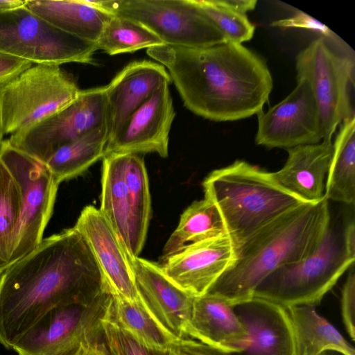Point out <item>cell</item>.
<instances>
[{
	"label": "cell",
	"instance_id": "cell-13",
	"mask_svg": "<svg viewBox=\"0 0 355 355\" xmlns=\"http://www.w3.org/2000/svg\"><path fill=\"white\" fill-rule=\"evenodd\" d=\"M0 159L17 181L21 191L23 208L16 247L9 266L30 254L42 242L50 220L59 183L44 164H42L3 140Z\"/></svg>",
	"mask_w": 355,
	"mask_h": 355
},
{
	"label": "cell",
	"instance_id": "cell-30",
	"mask_svg": "<svg viewBox=\"0 0 355 355\" xmlns=\"http://www.w3.org/2000/svg\"><path fill=\"white\" fill-rule=\"evenodd\" d=\"M164 44L152 31L130 19L112 15L96 42L98 50L113 55Z\"/></svg>",
	"mask_w": 355,
	"mask_h": 355
},
{
	"label": "cell",
	"instance_id": "cell-17",
	"mask_svg": "<svg viewBox=\"0 0 355 355\" xmlns=\"http://www.w3.org/2000/svg\"><path fill=\"white\" fill-rule=\"evenodd\" d=\"M234 257V246L226 234L192 244L159 265L171 282L196 297L208 292Z\"/></svg>",
	"mask_w": 355,
	"mask_h": 355
},
{
	"label": "cell",
	"instance_id": "cell-20",
	"mask_svg": "<svg viewBox=\"0 0 355 355\" xmlns=\"http://www.w3.org/2000/svg\"><path fill=\"white\" fill-rule=\"evenodd\" d=\"M248 334L239 355H295V340L288 309L266 300L253 297L234 306Z\"/></svg>",
	"mask_w": 355,
	"mask_h": 355
},
{
	"label": "cell",
	"instance_id": "cell-26",
	"mask_svg": "<svg viewBox=\"0 0 355 355\" xmlns=\"http://www.w3.org/2000/svg\"><path fill=\"white\" fill-rule=\"evenodd\" d=\"M334 144L324 198L347 205L355 202V116L343 121Z\"/></svg>",
	"mask_w": 355,
	"mask_h": 355
},
{
	"label": "cell",
	"instance_id": "cell-11",
	"mask_svg": "<svg viewBox=\"0 0 355 355\" xmlns=\"http://www.w3.org/2000/svg\"><path fill=\"white\" fill-rule=\"evenodd\" d=\"M295 66L297 79L306 80L313 91L322 140H332L338 125L355 116L349 94L354 83V57L337 54L321 37L298 53Z\"/></svg>",
	"mask_w": 355,
	"mask_h": 355
},
{
	"label": "cell",
	"instance_id": "cell-19",
	"mask_svg": "<svg viewBox=\"0 0 355 355\" xmlns=\"http://www.w3.org/2000/svg\"><path fill=\"white\" fill-rule=\"evenodd\" d=\"M171 82L166 68L149 60L132 62L120 71L105 85L107 142L158 88Z\"/></svg>",
	"mask_w": 355,
	"mask_h": 355
},
{
	"label": "cell",
	"instance_id": "cell-29",
	"mask_svg": "<svg viewBox=\"0 0 355 355\" xmlns=\"http://www.w3.org/2000/svg\"><path fill=\"white\" fill-rule=\"evenodd\" d=\"M112 318L123 328L152 346L171 348L178 340L163 329L139 298L130 301L113 295Z\"/></svg>",
	"mask_w": 355,
	"mask_h": 355
},
{
	"label": "cell",
	"instance_id": "cell-1",
	"mask_svg": "<svg viewBox=\"0 0 355 355\" xmlns=\"http://www.w3.org/2000/svg\"><path fill=\"white\" fill-rule=\"evenodd\" d=\"M108 290L89 245L74 227L42 239L0 275V344L12 349L51 309L87 304Z\"/></svg>",
	"mask_w": 355,
	"mask_h": 355
},
{
	"label": "cell",
	"instance_id": "cell-3",
	"mask_svg": "<svg viewBox=\"0 0 355 355\" xmlns=\"http://www.w3.org/2000/svg\"><path fill=\"white\" fill-rule=\"evenodd\" d=\"M330 220L324 198L282 214L234 248L232 263L207 293L222 297L234 306L250 301L271 272L313 252Z\"/></svg>",
	"mask_w": 355,
	"mask_h": 355
},
{
	"label": "cell",
	"instance_id": "cell-4",
	"mask_svg": "<svg viewBox=\"0 0 355 355\" xmlns=\"http://www.w3.org/2000/svg\"><path fill=\"white\" fill-rule=\"evenodd\" d=\"M202 186L205 198L218 208L234 248L304 202L277 184L268 172L241 160L211 171Z\"/></svg>",
	"mask_w": 355,
	"mask_h": 355
},
{
	"label": "cell",
	"instance_id": "cell-14",
	"mask_svg": "<svg viewBox=\"0 0 355 355\" xmlns=\"http://www.w3.org/2000/svg\"><path fill=\"white\" fill-rule=\"evenodd\" d=\"M295 89L282 101L258 116L257 145L291 148L322 140L318 107L306 80L297 79Z\"/></svg>",
	"mask_w": 355,
	"mask_h": 355
},
{
	"label": "cell",
	"instance_id": "cell-40",
	"mask_svg": "<svg viewBox=\"0 0 355 355\" xmlns=\"http://www.w3.org/2000/svg\"><path fill=\"white\" fill-rule=\"evenodd\" d=\"M3 125H2V119H1V107H0V148L3 142Z\"/></svg>",
	"mask_w": 355,
	"mask_h": 355
},
{
	"label": "cell",
	"instance_id": "cell-28",
	"mask_svg": "<svg viewBox=\"0 0 355 355\" xmlns=\"http://www.w3.org/2000/svg\"><path fill=\"white\" fill-rule=\"evenodd\" d=\"M22 208L20 187L0 159V275L16 247Z\"/></svg>",
	"mask_w": 355,
	"mask_h": 355
},
{
	"label": "cell",
	"instance_id": "cell-6",
	"mask_svg": "<svg viewBox=\"0 0 355 355\" xmlns=\"http://www.w3.org/2000/svg\"><path fill=\"white\" fill-rule=\"evenodd\" d=\"M113 293L106 291L87 304L54 308L15 345L18 355L109 354L103 322L112 313Z\"/></svg>",
	"mask_w": 355,
	"mask_h": 355
},
{
	"label": "cell",
	"instance_id": "cell-31",
	"mask_svg": "<svg viewBox=\"0 0 355 355\" xmlns=\"http://www.w3.org/2000/svg\"><path fill=\"white\" fill-rule=\"evenodd\" d=\"M228 42L242 44L250 40L255 26L246 15L235 12L218 0H195Z\"/></svg>",
	"mask_w": 355,
	"mask_h": 355
},
{
	"label": "cell",
	"instance_id": "cell-15",
	"mask_svg": "<svg viewBox=\"0 0 355 355\" xmlns=\"http://www.w3.org/2000/svg\"><path fill=\"white\" fill-rule=\"evenodd\" d=\"M129 260L137 294L145 308L169 334L184 338L195 297L171 282L159 263L139 257L129 256Z\"/></svg>",
	"mask_w": 355,
	"mask_h": 355
},
{
	"label": "cell",
	"instance_id": "cell-41",
	"mask_svg": "<svg viewBox=\"0 0 355 355\" xmlns=\"http://www.w3.org/2000/svg\"><path fill=\"white\" fill-rule=\"evenodd\" d=\"M328 352H324V353L321 354L320 355H329Z\"/></svg>",
	"mask_w": 355,
	"mask_h": 355
},
{
	"label": "cell",
	"instance_id": "cell-5",
	"mask_svg": "<svg viewBox=\"0 0 355 355\" xmlns=\"http://www.w3.org/2000/svg\"><path fill=\"white\" fill-rule=\"evenodd\" d=\"M343 236V221L331 218L316 249L305 259L279 267L256 288L254 297L286 309L317 306L354 263Z\"/></svg>",
	"mask_w": 355,
	"mask_h": 355
},
{
	"label": "cell",
	"instance_id": "cell-33",
	"mask_svg": "<svg viewBox=\"0 0 355 355\" xmlns=\"http://www.w3.org/2000/svg\"><path fill=\"white\" fill-rule=\"evenodd\" d=\"M271 26L281 28H295L316 32L321 35L324 40H329L338 45L342 42L328 26L324 24L309 15L308 14L298 10L296 13L288 18L274 21L271 23Z\"/></svg>",
	"mask_w": 355,
	"mask_h": 355
},
{
	"label": "cell",
	"instance_id": "cell-24",
	"mask_svg": "<svg viewBox=\"0 0 355 355\" xmlns=\"http://www.w3.org/2000/svg\"><path fill=\"white\" fill-rule=\"evenodd\" d=\"M315 308L296 306L287 309L294 334L295 355H320L326 352L355 355L353 346Z\"/></svg>",
	"mask_w": 355,
	"mask_h": 355
},
{
	"label": "cell",
	"instance_id": "cell-22",
	"mask_svg": "<svg viewBox=\"0 0 355 355\" xmlns=\"http://www.w3.org/2000/svg\"><path fill=\"white\" fill-rule=\"evenodd\" d=\"M286 150L288 156L284 166L269 173L271 179L304 202L315 203L324 199V179L334 151L332 140L300 145Z\"/></svg>",
	"mask_w": 355,
	"mask_h": 355
},
{
	"label": "cell",
	"instance_id": "cell-25",
	"mask_svg": "<svg viewBox=\"0 0 355 355\" xmlns=\"http://www.w3.org/2000/svg\"><path fill=\"white\" fill-rule=\"evenodd\" d=\"M226 234L216 206L207 198L194 201L182 214L178 227L164 245L160 261L192 244Z\"/></svg>",
	"mask_w": 355,
	"mask_h": 355
},
{
	"label": "cell",
	"instance_id": "cell-18",
	"mask_svg": "<svg viewBox=\"0 0 355 355\" xmlns=\"http://www.w3.org/2000/svg\"><path fill=\"white\" fill-rule=\"evenodd\" d=\"M74 227L89 245L113 295L139 299L129 256L119 236L99 209L84 207Z\"/></svg>",
	"mask_w": 355,
	"mask_h": 355
},
{
	"label": "cell",
	"instance_id": "cell-16",
	"mask_svg": "<svg viewBox=\"0 0 355 355\" xmlns=\"http://www.w3.org/2000/svg\"><path fill=\"white\" fill-rule=\"evenodd\" d=\"M175 116L169 85H163L107 143L105 155L155 153L162 157H167L169 132Z\"/></svg>",
	"mask_w": 355,
	"mask_h": 355
},
{
	"label": "cell",
	"instance_id": "cell-42",
	"mask_svg": "<svg viewBox=\"0 0 355 355\" xmlns=\"http://www.w3.org/2000/svg\"><path fill=\"white\" fill-rule=\"evenodd\" d=\"M101 355H109V354H101Z\"/></svg>",
	"mask_w": 355,
	"mask_h": 355
},
{
	"label": "cell",
	"instance_id": "cell-39",
	"mask_svg": "<svg viewBox=\"0 0 355 355\" xmlns=\"http://www.w3.org/2000/svg\"><path fill=\"white\" fill-rule=\"evenodd\" d=\"M24 3V1L21 0H0V9L18 7Z\"/></svg>",
	"mask_w": 355,
	"mask_h": 355
},
{
	"label": "cell",
	"instance_id": "cell-10",
	"mask_svg": "<svg viewBox=\"0 0 355 355\" xmlns=\"http://www.w3.org/2000/svg\"><path fill=\"white\" fill-rule=\"evenodd\" d=\"M94 3L143 25L164 44L206 47L226 42L195 0H107Z\"/></svg>",
	"mask_w": 355,
	"mask_h": 355
},
{
	"label": "cell",
	"instance_id": "cell-2",
	"mask_svg": "<svg viewBox=\"0 0 355 355\" xmlns=\"http://www.w3.org/2000/svg\"><path fill=\"white\" fill-rule=\"evenodd\" d=\"M146 53L166 68L185 107L211 121H237L259 114L272 89L264 61L241 44L196 48L162 44Z\"/></svg>",
	"mask_w": 355,
	"mask_h": 355
},
{
	"label": "cell",
	"instance_id": "cell-21",
	"mask_svg": "<svg viewBox=\"0 0 355 355\" xmlns=\"http://www.w3.org/2000/svg\"><path fill=\"white\" fill-rule=\"evenodd\" d=\"M185 335L230 354L242 352L248 342L247 329L234 306L210 293L195 297Z\"/></svg>",
	"mask_w": 355,
	"mask_h": 355
},
{
	"label": "cell",
	"instance_id": "cell-37",
	"mask_svg": "<svg viewBox=\"0 0 355 355\" xmlns=\"http://www.w3.org/2000/svg\"><path fill=\"white\" fill-rule=\"evenodd\" d=\"M343 236L347 249L349 254L355 257V223L354 215L343 220Z\"/></svg>",
	"mask_w": 355,
	"mask_h": 355
},
{
	"label": "cell",
	"instance_id": "cell-35",
	"mask_svg": "<svg viewBox=\"0 0 355 355\" xmlns=\"http://www.w3.org/2000/svg\"><path fill=\"white\" fill-rule=\"evenodd\" d=\"M171 349L175 355H236L224 352L200 341L187 338L177 340Z\"/></svg>",
	"mask_w": 355,
	"mask_h": 355
},
{
	"label": "cell",
	"instance_id": "cell-23",
	"mask_svg": "<svg viewBox=\"0 0 355 355\" xmlns=\"http://www.w3.org/2000/svg\"><path fill=\"white\" fill-rule=\"evenodd\" d=\"M24 5L56 28L94 43L112 16L87 0H26Z\"/></svg>",
	"mask_w": 355,
	"mask_h": 355
},
{
	"label": "cell",
	"instance_id": "cell-27",
	"mask_svg": "<svg viewBox=\"0 0 355 355\" xmlns=\"http://www.w3.org/2000/svg\"><path fill=\"white\" fill-rule=\"evenodd\" d=\"M107 139V125L96 128L57 149L44 164L60 184L103 158Z\"/></svg>",
	"mask_w": 355,
	"mask_h": 355
},
{
	"label": "cell",
	"instance_id": "cell-7",
	"mask_svg": "<svg viewBox=\"0 0 355 355\" xmlns=\"http://www.w3.org/2000/svg\"><path fill=\"white\" fill-rule=\"evenodd\" d=\"M99 210L114 228L128 254L138 257L151 212L148 178L138 154L110 153L103 158Z\"/></svg>",
	"mask_w": 355,
	"mask_h": 355
},
{
	"label": "cell",
	"instance_id": "cell-34",
	"mask_svg": "<svg viewBox=\"0 0 355 355\" xmlns=\"http://www.w3.org/2000/svg\"><path fill=\"white\" fill-rule=\"evenodd\" d=\"M349 271L341 290L340 310L343 322L350 338L355 339V270L354 263Z\"/></svg>",
	"mask_w": 355,
	"mask_h": 355
},
{
	"label": "cell",
	"instance_id": "cell-9",
	"mask_svg": "<svg viewBox=\"0 0 355 355\" xmlns=\"http://www.w3.org/2000/svg\"><path fill=\"white\" fill-rule=\"evenodd\" d=\"M80 91L60 65H32L0 86L3 134L11 135L54 114Z\"/></svg>",
	"mask_w": 355,
	"mask_h": 355
},
{
	"label": "cell",
	"instance_id": "cell-32",
	"mask_svg": "<svg viewBox=\"0 0 355 355\" xmlns=\"http://www.w3.org/2000/svg\"><path fill=\"white\" fill-rule=\"evenodd\" d=\"M103 330L109 355H175L171 348L144 343L120 326L112 315L104 321Z\"/></svg>",
	"mask_w": 355,
	"mask_h": 355
},
{
	"label": "cell",
	"instance_id": "cell-36",
	"mask_svg": "<svg viewBox=\"0 0 355 355\" xmlns=\"http://www.w3.org/2000/svg\"><path fill=\"white\" fill-rule=\"evenodd\" d=\"M33 64L28 61L0 53V86L14 78Z\"/></svg>",
	"mask_w": 355,
	"mask_h": 355
},
{
	"label": "cell",
	"instance_id": "cell-12",
	"mask_svg": "<svg viewBox=\"0 0 355 355\" xmlns=\"http://www.w3.org/2000/svg\"><path fill=\"white\" fill-rule=\"evenodd\" d=\"M105 86L81 90L68 105L10 135L11 146L45 164L59 148L107 125Z\"/></svg>",
	"mask_w": 355,
	"mask_h": 355
},
{
	"label": "cell",
	"instance_id": "cell-8",
	"mask_svg": "<svg viewBox=\"0 0 355 355\" xmlns=\"http://www.w3.org/2000/svg\"><path fill=\"white\" fill-rule=\"evenodd\" d=\"M97 50L96 43L56 28L24 5L0 9V53L35 64L61 65L93 64Z\"/></svg>",
	"mask_w": 355,
	"mask_h": 355
},
{
	"label": "cell",
	"instance_id": "cell-38",
	"mask_svg": "<svg viewBox=\"0 0 355 355\" xmlns=\"http://www.w3.org/2000/svg\"><path fill=\"white\" fill-rule=\"evenodd\" d=\"M221 5L241 14L253 10L257 5V0H218Z\"/></svg>",
	"mask_w": 355,
	"mask_h": 355
}]
</instances>
